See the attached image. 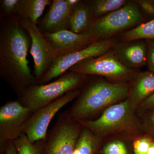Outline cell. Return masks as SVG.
Returning a JSON list of instances; mask_svg holds the SVG:
<instances>
[{"label": "cell", "instance_id": "2", "mask_svg": "<svg viewBox=\"0 0 154 154\" xmlns=\"http://www.w3.org/2000/svg\"><path fill=\"white\" fill-rule=\"evenodd\" d=\"M130 85L128 83L93 81L80 93L68 114L77 122L88 120L105 108L127 98Z\"/></svg>", "mask_w": 154, "mask_h": 154}, {"label": "cell", "instance_id": "9", "mask_svg": "<svg viewBox=\"0 0 154 154\" xmlns=\"http://www.w3.org/2000/svg\"><path fill=\"white\" fill-rule=\"evenodd\" d=\"M81 126L67 112L61 116L47 135L42 154H73Z\"/></svg>", "mask_w": 154, "mask_h": 154}, {"label": "cell", "instance_id": "13", "mask_svg": "<svg viewBox=\"0 0 154 154\" xmlns=\"http://www.w3.org/2000/svg\"><path fill=\"white\" fill-rule=\"evenodd\" d=\"M119 60L128 68L141 67L147 64V45L142 40L117 42L113 48Z\"/></svg>", "mask_w": 154, "mask_h": 154}, {"label": "cell", "instance_id": "23", "mask_svg": "<svg viewBox=\"0 0 154 154\" xmlns=\"http://www.w3.org/2000/svg\"><path fill=\"white\" fill-rule=\"evenodd\" d=\"M153 140L148 137H142L135 140L133 143L134 154H147L149 148Z\"/></svg>", "mask_w": 154, "mask_h": 154}, {"label": "cell", "instance_id": "21", "mask_svg": "<svg viewBox=\"0 0 154 154\" xmlns=\"http://www.w3.org/2000/svg\"><path fill=\"white\" fill-rule=\"evenodd\" d=\"M45 142V140L32 143L24 134L14 141L18 154H42Z\"/></svg>", "mask_w": 154, "mask_h": 154}, {"label": "cell", "instance_id": "18", "mask_svg": "<svg viewBox=\"0 0 154 154\" xmlns=\"http://www.w3.org/2000/svg\"><path fill=\"white\" fill-rule=\"evenodd\" d=\"M100 140L90 130L83 127L77 140L73 154H95L99 147Z\"/></svg>", "mask_w": 154, "mask_h": 154}, {"label": "cell", "instance_id": "15", "mask_svg": "<svg viewBox=\"0 0 154 154\" xmlns=\"http://www.w3.org/2000/svg\"><path fill=\"white\" fill-rule=\"evenodd\" d=\"M154 93V75L150 71L138 73L131 81L127 99L133 110Z\"/></svg>", "mask_w": 154, "mask_h": 154}, {"label": "cell", "instance_id": "29", "mask_svg": "<svg viewBox=\"0 0 154 154\" xmlns=\"http://www.w3.org/2000/svg\"><path fill=\"white\" fill-rule=\"evenodd\" d=\"M5 154H18L14 141L11 142L7 146Z\"/></svg>", "mask_w": 154, "mask_h": 154}, {"label": "cell", "instance_id": "4", "mask_svg": "<svg viewBox=\"0 0 154 154\" xmlns=\"http://www.w3.org/2000/svg\"><path fill=\"white\" fill-rule=\"evenodd\" d=\"M88 76L67 72L51 82L30 86L18 100L33 113L68 92L78 89L85 82Z\"/></svg>", "mask_w": 154, "mask_h": 154}, {"label": "cell", "instance_id": "27", "mask_svg": "<svg viewBox=\"0 0 154 154\" xmlns=\"http://www.w3.org/2000/svg\"><path fill=\"white\" fill-rule=\"evenodd\" d=\"M142 127L147 132L154 136V110L145 117Z\"/></svg>", "mask_w": 154, "mask_h": 154}, {"label": "cell", "instance_id": "10", "mask_svg": "<svg viewBox=\"0 0 154 154\" xmlns=\"http://www.w3.org/2000/svg\"><path fill=\"white\" fill-rule=\"evenodd\" d=\"M32 112L17 100L8 101L0 108V152L22 134V128Z\"/></svg>", "mask_w": 154, "mask_h": 154}, {"label": "cell", "instance_id": "17", "mask_svg": "<svg viewBox=\"0 0 154 154\" xmlns=\"http://www.w3.org/2000/svg\"><path fill=\"white\" fill-rule=\"evenodd\" d=\"M52 2L49 0H19L16 14L20 18L30 19L36 25L46 6H50Z\"/></svg>", "mask_w": 154, "mask_h": 154}, {"label": "cell", "instance_id": "12", "mask_svg": "<svg viewBox=\"0 0 154 154\" xmlns=\"http://www.w3.org/2000/svg\"><path fill=\"white\" fill-rule=\"evenodd\" d=\"M43 34L51 45L55 57L84 49L98 40L91 35L77 34L68 30Z\"/></svg>", "mask_w": 154, "mask_h": 154}, {"label": "cell", "instance_id": "3", "mask_svg": "<svg viewBox=\"0 0 154 154\" xmlns=\"http://www.w3.org/2000/svg\"><path fill=\"white\" fill-rule=\"evenodd\" d=\"M127 99L107 107L95 120L80 122L101 139L111 135L132 132L140 129V123Z\"/></svg>", "mask_w": 154, "mask_h": 154}, {"label": "cell", "instance_id": "11", "mask_svg": "<svg viewBox=\"0 0 154 154\" xmlns=\"http://www.w3.org/2000/svg\"><path fill=\"white\" fill-rule=\"evenodd\" d=\"M19 22L31 38L30 52L34 61V75L38 83L49 69L55 56L51 45L36 24L30 19L20 17Z\"/></svg>", "mask_w": 154, "mask_h": 154}, {"label": "cell", "instance_id": "20", "mask_svg": "<svg viewBox=\"0 0 154 154\" xmlns=\"http://www.w3.org/2000/svg\"><path fill=\"white\" fill-rule=\"evenodd\" d=\"M95 19L102 17L124 7L127 0H92L88 1Z\"/></svg>", "mask_w": 154, "mask_h": 154}, {"label": "cell", "instance_id": "22", "mask_svg": "<svg viewBox=\"0 0 154 154\" xmlns=\"http://www.w3.org/2000/svg\"><path fill=\"white\" fill-rule=\"evenodd\" d=\"M104 154H128L125 144L119 140H116L107 143L103 149Z\"/></svg>", "mask_w": 154, "mask_h": 154}, {"label": "cell", "instance_id": "26", "mask_svg": "<svg viewBox=\"0 0 154 154\" xmlns=\"http://www.w3.org/2000/svg\"><path fill=\"white\" fill-rule=\"evenodd\" d=\"M147 45V65L149 71L154 75V41L146 40Z\"/></svg>", "mask_w": 154, "mask_h": 154}, {"label": "cell", "instance_id": "8", "mask_svg": "<svg viewBox=\"0 0 154 154\" xmlns=\"http://www.w3.org/2000/svg\"><path fill=\"white\" fill-rule=\"evenodd\" d=\"M116 42L114 38L101 39L95 42L84 49L58 56L54 58L49 69L38 82V84H47L66 73L72 67L80 62L104 54L112 49Z\"/></svg>", "mask_w": 154, "mask_h": 154}, {"label": "cell", "instance_id": "19", "mask_svg": "<svg viewBox=\"0 0 154 154\" xmlns=\"http://www.w3.org/2000/svg\"><path fill=\"white\" fill-rule=\"evenodd\" d=\"M146 39L154 41V18L146 23H141L134 28L122 33L120 36L122 42Z\"/></svg>", "mask_w": 154, "mask_h": 154}, {"label": "cell", "instance_id": "14", "mask_svg": "<svg viewBox=\"0 0 154 154\" xmlns=\"http://www.w3.org/2000/svg\"><path fill=\"white\" fill-rule=\"evenodd\" d=\"M73 7L66 0H54L40 24L43 33H54L69 30L70 17Z\"/></svg>", "mask_w": 154, "mask_h": 154}, {"label": "cell", "instance_id": "25", "mask_svg": "<svg viewBox=\"0 0 154 154\" xmlns=\"http://www.w3.org/2000/svg\"><path fill=\"white\" fill-rule=\"evenodd\" d=\"M19 0H2L1 6L5 17H10L15 15Z\"/></svg>", "mask_w": 154, "mask_h": 154}, {"label": "cell", "instance_id": "24", "mask_svg": "<svg viewBox=\"0 0 154 154\" xmlns=\"http://www.w3.org/2000/svg\"><path fill=\"white\" fill-rule=\"evenodd\" d=\"M143 15L154 18V0H135Z\"/></svg>", "mask_w": 154, "mask_h": 154}, {"label": "cell", "instance_id": "28", "mask_svg": "<svg viewBox=\"0 0 154 154\" xmlns=\"http://www.w3.org/2000/svg\"><path fill=\"white\" fill-rule=\"evenodd\" d=\"M138 108L141 111L154 110V93L142 102Z\"/></svg>", "mask_w": 154, "mask_h": 154}, {"label": "cell", "instance_id": "1", "mask_svg": "<svg viewBox=\"0 0 154 154\" xmlns=\"http://www.w3.org/2000/svg\"><path fill=\"white\" fill-rule=\"evenodd\" d=\"M17 14L1 18L0 75L20 97L28 87L38 84L27 59L29 40Z\"/></svg>", "mask_w": 154, "mask_h": 154}, {"label": "cell", "instance_id": "7", "mask_svg": "<svg viewBox=\"0 0 154 154\" xmlns=\"http://www.w3.org/2000/svg\"><path fill=\"white\" fill-rule=\"evenodd\" d=\"M80 90L68 92L55 101L32 113L22 128V133L27 136L32 143L45 140L51 122L57 113L64 106L77 98Z\"/></svg>", "mask_w": 154, "mask_h": 154}, {"label": "cell", "instance_id": "6", "mask_svg": "<svg viewBox=\"0 0 154 154\" xmlns=\"http://www.w3.org/2000/svg\"><path fill=\"white\" fill-rule=\"evenodd\" d=\"M69 71L86 76H102L116 83H128L138 74L134 69L126 67L119 60L113 48L97 57L80 62L72 67Z\"/></svg>", "mask_w": 154, "mask_h": 154}, {"label": "cell", "instance_id": "30", "mask_svg": "<svg viewBox=\"0 0 154 154\" xmlns=\"http://www.w3.org/2000/svg\"><path fill=\"white\" fill-rule=\"evenodd\" d=\"M147 154H154V141L152 142L149 148Z\"/></svg>", "mask_w": 154, "mask_h": 154}, {"label": "cell", "instance_id": "16", "mask_svg": "<svg viewBox=\"0 0 154 154\" xmlns=\"http://www.w3.org/2000/svg\"><path fill=\"white\" fill-rule=\"evenodd\" d=\"M95 19L88 1H81L72 10L69 30L77 34L85 33Z\"/></svg>", "mask_w": 154, "mask_h": 154}, {"label": "cell", "instance_id": "5", "mask_svg": "<svg viewBox=\"0 0 154 154\" xmlns=\"http://www.w3.org/2000/svg\"><path fill=\"white\" fill-rule=\"evenodd\" d=\"M144 20V15L134 1H129L121 8L95 19L85 34L98 40L108 39L125 29L139 25Z\"/></svg>", "mask_w": 154, "mask_h": 154}]
</instances>
